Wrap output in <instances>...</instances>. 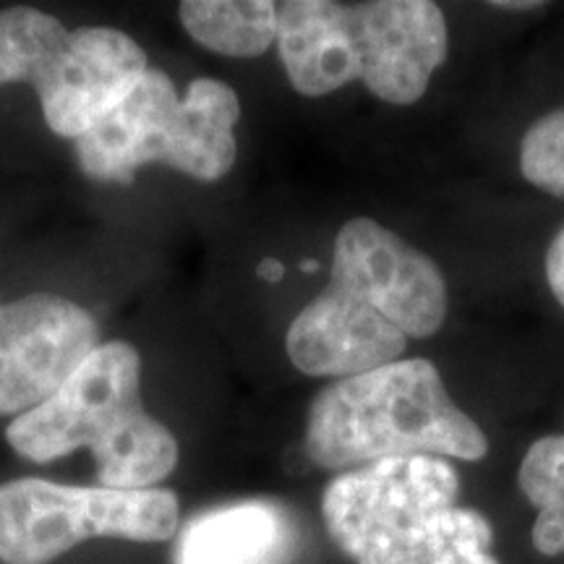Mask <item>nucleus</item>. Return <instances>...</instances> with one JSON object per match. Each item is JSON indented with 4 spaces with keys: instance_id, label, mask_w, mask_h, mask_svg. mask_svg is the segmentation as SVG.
<instances>
[{
    "instance_id": "nucleus-5",
    "label": "nucleus",
    "mask_w": 564,
    "mask_h": 564,
    "mask_svg": "<svg viewBox=\"0 0 564 564\" xmlns=\"http://www.w3.org/2000/svg\"><path fill=\"white\" fill-rule=\"evenodd\" d=\"M6 440L32 463L91 449L105 489H154L178 463L171 429L141 403V358L129 343L97 345L51 400L11 423Z\"/></svg>"
},
{
    "instance_id": "nucleus-15",
    "label": "nucleus",
    "mask_w": 564,
    "mask_h": 564,
    "mask_svg": "<svg viewBox=\"0 0 564 564\" xmlns=\"http://www.w3.org/2000/svg\"><path fill=\"white\" fill-rule=\"evenodd\" d=\"M259 274H262L264 280L278 282L282 278V264L280 262H272V259H267V262L259 267Z\"/></svg>"
},
{
    "instance_id": "nucleus-10",
    "label": "nucleus",
    "mask_w": 564,
    "mask_h": 564,
    "mask_svg": "<svg viewBox=\"0 0 564 564\" xmlns=\"http://www.w3.org/2000/svg\"><path fill=\"white\" fill-rule=\"evenodd\" d=\"M295 531L274 502L249 499L196 514L183 528L173 564H288Z\"/></svg>"
},
{
    "instance_id": "nucleus-9",
    "label": "nucleus",
    "mask_w": 564,
    "mask_h": 564,
    "mask_svg": "<svg viewBox=\"0 0 564 564\" xmlns=\"http://www.w3.org/2000/svg\"><path fill=\"white\" fill-rule=\"evenodd\" d=\"M97 345V324L79 303L51 293L0 303V415L51 400Z\"/></svg>"
},
{
    "instance_id": "nucleus-7",
    "label": "nucleus",
    "mask_w": 564,
    "mask_h": 564,
    "mask_svg": "<svg viewBox=\"0 0 564 564\" xmlns=\"http://www.w3.org/2000/svg\"><path fill=\"white\" fill-rule=\"evenodd\" d=\"M144 74V51L129 34L110 26L66 30L37 9L0 11V84H32L47 126L63 139L84 137Z\"/></svg>"
},
{
    "instance_id": "nucleus-16",
    "label": "nucleus",
    "mask_w": 564,
    "mask_h": 564,
    "mask_svg": "<svg viewBox=\"0 0 564 564\" xmlns=\"http://www.w3.org/2000/svg\"><path fill=\"white\" fill-rule=\"evenodd\" d=\"M494 9H502V11H528V9H539L541 3H525V0H518V3H507V0H497L491 3Z\"/></svg>"
},
{
    "instance_id": "nucleus-3",
    "label": "nucleus",
    "mask_w": 564,
    "mask_h": 564,
    "mask_svg": "<svg viewBox=\"0 0 564 564\" xmlns=\"http://www.w3.org/2000/svg\"><path fill=\"white\" fill-rule=\"evenodd\" d=\"M457 497L444 457H392L333 478L322 518L356 564H499L491 523Z\"/></svg>"
},
{
    "instance_id": "nucleus-2",
    "label": "nucleus",
    "mask_w": 564,
    "mask_h": 564,
    "mask_svg": "<svg viewBox=\"0 0 564 564\" xmlns=\"http://www.w3.org/2000/svg\"><path fill=\"white\" fill-rule=\"evenodd\" d=\"M274 42L299 95L322 97L358 79L390 105L419 102L449 51L447 19L432 0H288Z\"/></svg>"
},
{
    "instance_id": "nucleus-12",
    "label": "nucleus",
    "mask_w": 564,
    "mask_h": 564,
    "mask_svg": "<svg viewBox=\"0 0 564 564\" xmlns=\"http://www.w3.org/2000/svg\"><path fill=\"white\" fill-rule=\"evenodd\" d=\"M520 491L535 507V552L564 554V434L535 440L520 463Z\"/></svg>"
},
{
    "instance_id": "nucleus-14",
    "label": "nucleus",
    "mask_w": 564,
    "mask_h": 564,
    "mask_svg": "<svg viewBox=\"0 0 564 564\" xmlns=\"http://www.w3.org/2000/svg\"><path fill=\"white\" fill-rule=\"evenodd\" d=\"M546 280L554 299L560 301L564 308V228L556 232V238L546 251Z\"/></svg>"
},
{
    "instance_id": "nucleus-13",
    "label": "nucleus",
    "mask_w": 564,
    "mask_h": 564,
    "mask_svg": "<svg viewBox=\"0 0 564 564\" xmlns=\"http://www.w3.org/2000/svg\"><path fill=\"white\" fill-rule=\"evenodd\" d=\"M520 171L535 188L564 199V110L549 112L525 131Z\"/></svg>"
},
{
    "instance_id": "nucleus-8",
    "label": "nucleus",
    "mask_w": 564,
    "mask_h": 564,
    "mask_svg": "<svg viewBox=\"0 0 564 564\" xmlns=\"http://www.w3.org/2000/svg\"><path fill=\"white\" fill-rule=\"evenodd\" d=\"M171 489L66 486L45 478L0 484V562L51 564L89 539L158 544L178 531Z\"/></svg>"
},
{
    "instance_id": "nucleus-1",
    "label": "nucleus",
    "mask_w": 564,
    "mask_h": 564,
    "mask_svg": "<svg viewBox=\"0 0 564 564\" xmlns=\"http://www.w3.org/2000/svg\"><path fill=\"white\" fill-rule=\"evenodd\" d=\"M447 319V282L426 253L369 217L337 232L329 285L295 316L285 337L308 377H356L403 358Z\"/></svg>"
},
{
    "instance_id": "nucleus-11",
    "label": "nucleus",
    "mask_w": 564,
    "mask_h": 564,
    "mask_svg": "<svg viewBox=\"0 0 564 564\" xmlns=\"http://www.w3.org/2000/svg\"><path fill=\"white\" fill-rule=\"evenodd\" d=\"M178 17L199 45L230 58H257L278 40V3L270 0H188Z\"/></svg>"
},
{
    "instance_id": "nucleus-6",
    "label": "nucleus",
    "mask_w": 564,
    "mask_h": 564,
    "mask_svg": "<svg viewBox=\"0 0 564 564\" xmlns=\"http://www.w3.org/2000/svg\"><path fill=\"white\" fill-rule=\"evenodd\" d=\"M238 118L241 102L228 84L194 79L181 97L165 70L147 68L129 97L76 139V160L95 181L131 183L150 162L220 181L236 165Z\"/></svg>"
},
{
    "instance_id": "nucleus-4",
    "label": "nucleus",
    "mask_w": 564,
    "mask_h": 564,
    "mask_svg": "<svg viewBox=\"0 0 564 564\" xmlns=\"http://www.w3.org/2000/svg\"><path fill=\"white\" fill-rule=\"evenodd\" d=\"M306 453L327 470H356L415 455L476 463L489 442L453 403L436 366L408 358L324 387L308 408Z\"/></svg>"
}]
</instances>
